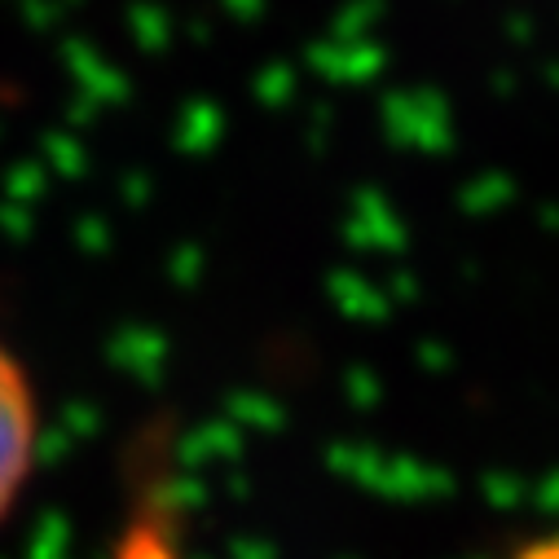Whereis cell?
<instances>
[{
	"label": "cell",
	"instance_id": "1",
	"mask_svg": "<svg viewBox=\"0 0 559 559\" xmlns=\"http://www.w3.org/2000/svg\"><path fill=\"white\" fill-rule=\"evenodd\" d=\"M40 445V409L36 392L14 361V353L0 344V520L23 498Z\"/></svg>",
	"mask_w": 559,
	"mask_h": 559
},
{
	"label": "cell",
	"instance_id": "2",
	"mask_svg": "<svg viewBox=\"0 0 559 559\" xmlns=\"http://www.w3.org/2000/svg\"><path fill=\"white\" fill-rule=\"evenodd\" d=\"M533 559H542V555H533ZM550 559H559V550H550Z\"/></svg>",
	"mask_w": 559,
	"mask_h": 559
}]
</instances>
